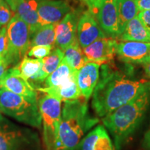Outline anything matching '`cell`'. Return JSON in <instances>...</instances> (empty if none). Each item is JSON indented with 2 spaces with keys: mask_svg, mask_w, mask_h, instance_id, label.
I'll list each match as a JSON object with an SVG mask.
<instances>
[{
  "mask_svg": "<svg viewBox=\"0 0 150 150\" xmlns=\"http://www.w3.org/2000/svg\"><path fill=\"white\" fill-rule=\"evenodd\" d=\"M150 87V81L133 79L111 64L100 66L94 89L92 107L98 117H104L138 97Z\"/></svg>",
  "mask_w": 150,
  "mask_h": 150,
  "instance_id": "cell-1",
  "label": "cell"
},
{
  "mask_svg": "<svg viewBox=\"0 0 150 150\" xmlns=\"http://www.w3.org/2000/svg\"><path fill=\"white\" fill-rule=\"evenodd\" d=\"M83 97L64 102L56 150H76L85 134L99 122L91 115Z\"/></svg>",
  "mask_w": 150,
  "mask_h": 150,
  "instance_id": "cell-2",
  "label": "cell"
},
{
  "mask_svg": "<svg viewBox=\"0 0 150 150\" xmlns=\"http://www.w3.org/2000/svg\"><path fill=\"white\" fill-rule=\"evenodd\" d=\"M150 106V87L138 97L102 118L104 125L113 137L120 150L128 142L145 117Z\"/></svg>",
  "mask_w": 150,
  "mask_h": 150,
  "instance_id": "cell-3",
  "label": "cell"
},
{
  "mask_svg": "<svg viewBox=\"0 0 150 150\" xmlns=\"http://www.w3.org/2000/svg\"><path fill=\"white\" fill-rule=\"evenodd\" d=\"M0 112L28 126L40 129L42 117L38 102L0 87Z\"/></svg>",
  "mask_w": 150,
  "mask_h": 150,
  "instance_id": "cell-4",
  "label": "cell"
},
{
  "mask_svg": "<svg viewBox=\"0 0 150 150\" xmlns=\"http://www.w3.org/2000/svg\"><path fill=\"white\" fill-rule=\"evenodd\" d=\"M36 133L9 120L0 113V150H39Z\"/></svg>",
  "mask_w": 150,
  "mask_h": 150,
  "instance_id": "cell-5",
  "label": "cell"
},
{
  "mask_svg": "<svg viewBox=\"0 0 150 150\" xmlns=\"http://www.w3.org/2000/svg\"><path fill=\"white\" fill-rule=\"evenodd\" d=\"M61 102L57 97L49 95H45L38 101L46 150H56L61 120Z\"/></svg>",
  "mask_w": 150,
  "mask_h": 150,
  "instance_id": "cell-6",
  "label": "cell"
},
{
  "mask_svg": "<svg viewBox=\"0 0 150 150\" xmlns=\"http://www.w3.org/2000/svg\"><path fill=\"white\" fill-rule=\"evenodd\" d=\"M9 41L8 53L4 61L11 66H16L23 59L30 49L29 25L16 13L6 26Z\"/></svg>",
  "mask_w": 150,
  "mask_h": 150,
  "instance_id": "cell-7",
  "label": "cell"
},
{
  "mask_svg": "<svg viewBox=\"0 0 150 150\" xmlns=\"http://www.w3.org/2000/svg\"><path fill=\"white\" fill-rule=\"evenodd\" d=\"M117 0H96L91 9L101 29L107 38H119Z\"/></svg>",
  "mask_w": 150,
  "mask_h": 150,
  "instance_id": "cell-8",
  "label": "cell"
},
{
  "mask_svg": "<svg viewBox=\"0 0 150 150\" xmlns=\"http://www.w3.org/2000/svg\"><path fill=\"white\" fill-rule=\"evenodd\" d=\"M76 36L82 50L97 40L107 38L101 29L96 18L88 9L79 17Z\"/></svg>",
  "mask_w": 150,
  "mask_h": 150,
  "instance_id": "cell-9",
  "label": "cell"
},
{
  "mask_svg": "<svg viewBox=\"0 0 150 150\" xmlns=\"http://www.w3.org/2000/svg\"><path fill=\"white\" fill-rule=\"evenodd\" d=\"M117 41L105 38L97 40L83 50L88 63L92 62L102 65L112 61L116 56Z\"/></svg>",
  "mask_w": 150,
  "mask_h": 150,
  "instance_id": "cell-10",
  "label": "cell"
},
{
  "mask_svg": "<svg viewBox=\"0 0 150 150\" xmlns=\"http://www.w3.org/2000/svg\"><path fill=\"white\" fill-rule=\"evenodd\" d=\"M116 56L124 63L142 64L150 56V42H117Z\"/></svg>",
  "mask_w": 150,
  "mask_h": 150,
  "instance_id": "cell-11",
  "label": "cell"
},
{
  "mask_svg": "<svg viewBox=\"0 0 150 150\" xmlns=\"http://www.w3.org/2000/svg\"><path fill=\"white\" fill-rule=\"evenodd\" d=\"M72 11L69 0H41L38 7L42 25L58 24Z\"/></svg>",
  "mask_w": 150,
  "mask_h": 150,
  "instance_id": "cell-12",
  "label": "cell"
},
{
  "mask_svg": "<svg viewBox=\"0 0 150 150\" xmlns=\"http://www.w3.org/2000/svg\"><path fill=\"white\" fill-rule=\"evenodd\" d=\"M79 17L77 11H72L56 24V47L63 51L77 38L76 32Z\"/></svg>",
  "mask_w": 150,
  "mask_h": 150,
  "instance_id": "cell-13",
  "label": "cell"
},
{
  "mask_svg": "<svg viewBox=\"0 0 150 150\" xmlns=\"http://www.w3.org/2000/svg\"><path fill=\"white\" fill-rule=\"evenodd\" d=\"M0 87L20 95L33 102H38L34 88L19 74L16 67H11L0 81Z\"/></svg>",
  "mask_w": 150,
  "mask_h": 150,
  "instance_id": "cell-14",
  "label": "cell"
},
{
  "mask_svg": "<svg viewBox=\"0 0 150 150\" xmlns=\"http://www.w3.org/2000/svg\"><path fill=\"white\" fill-rule=\"evenodd\" d=\"M100 65L88 62L77 70L76 83L81 97L88 100L93 95L94 89L98 83Z\"/></svg>",
  "mask_w": 150,
  "mask_h": 150,
  "instance_id": "cell-15",
  "label": "cell"
},
{
  "mask_svg": "<svg viewBox=\"0 0 150 150\" xmlns=\"http://www.w3.org/2000/svg\"><path fill=\"white\" fill-rule=\"evenodd\" d=\"M79 150H115L107 131L102 125H98L81 140Z\"/></svg>",
  "mask_w": 150,
  "mask_h": 150,
  "instance_id": "cell-16",
  "label": "cell"
},
{
  "mask_svg": "<svg viewBox=\"0 0 150 150\" xmlns=\"http://www.w3.org/2000/svg\"><path fill=\"white\" fill-rule=\"evenodd\" d=\"M41 0H19L16 13L29 27L30 35L42 25L38 13V7Z\"/></svg>",
  "mask_w": 150,
  "mask_h": 150,
  "instance_id": "cell-17",
  "label": "cell"
},
{
  "mask_svg": "<svg viewBox=\"0 0 150 150\" xmlns=\"http://www.w3.org/2000/svg\"><path fill=\"white\" fill-rule=\"evenodd\" d=\"M76 74L68 81L59 87H40L35 89V91H40L41 93H45V95L56 97L63 102L76 100V99L82 97L80 90L78 87L77 83H76Z\"/></svg>",
  "mask_w": 150,
  "mask_h": 150,
  "instance_id": "cell-18",
  "label": "cell"
},
{
  "mask_svg": "<svg viewBox=\"0 0 150 150\" xmlns=\"http://www.w3.org/2000/svg\"><path fill=\"white\" fill-rule=\"evenodd\" d=\"M118 39L120 41L150 42V33L137 16L127 23Z\"/></svg>",
  "mask_w": 150,
  "mask_h": 150,
  "instance_id": "cell-19",
  "label": "cell"
},
{
  "mask_svg": "<svg viewBox=\"0 0 150 150\" xmlns=\"http://www.w3.org/2000/svg\"><path fill=\"white\" fill-rule=\"evenodd\" d=\"M76 72H77V70L72 69L67 63L66 60L63 59L58 68L51 74L49 75L45 80V84L43 87H59L68 81L76 74Z\"/></svg>",
  "mask_w": 150,
  "mask_h": 150,
  "instance_id": "cell-20",
  "label": "cell"
},
{
  "mask_svg": "<svg viewBox=\"0 0 150 150\" xmlns=\"http://www.w3.org/2000/svg\"><path fill=\"white\" fill-rule=\"evenodd\" d=\"M118 28L120 36L129 21L138 16L139 11L137 8L135 0H117Z\"/></svg>",
  "mask_w": 150,
  "mask_h": 150,
  "instance_id": "cell-21",
  "label": "cell"
},
{
  "mask_svg": "<svg viewBox=\"0 0 150 150\" xmlns=\"http://www.w3.org/2000/svg\"><path fill=\"white\" fill-rule=\"evenodd\" d=\"M56 24H43L31 33L30 35V48L36 45L55 47Z\"/></svg>",
  "mask_w": 150,
  "mask_h": 150,
  "instance_id": "cell-22",
  "label": "cell"
},
{
  "mask_svg": "<svg viewBox=\"0 0 150 150\" xmlns=\"http://www.w3.org/2000/svg\"><path fill=\"white\" fill-rule=\"evenodd\" d=\"M42 59H31L24 56L22 61L14 67H16L22 77L31 83L36 75L40 72L42 69Z\"/></svg>",
  "mask_w": 150,
  "mask_h": 150,
  "instance_id": "cell-23",
  "label": "cell"
},
{
  "mask_svg": "<svg viewBox=\"0 0 150 150\" xmlns=\"http://www.w3.org/2000/svg\"><path fill=\"white\" fill-rule=\"evenodd\" d=\"M63 52L64 59L69 65L75 70H79L88 63L77 38L70 46L65 49Z\"/></svg>",
  "mask_w": 150,
  "mask_h": 150,
  "instance_id": "cell-24",
  "label": "cell"
},
{
  "mask_svg": "<svg viewBox=\"0 0 150 150\" xmlns=\"http://www.w3.org/2000/svg\"><path fill=\"white\" fill-rule=\"evenodd\" d=\"M64 59V52L59 47H54L51 53L42 59V69L40 75L43 81L52 72H54Z\"/></svg>",
  "mask_w": 150,
  "mask_h": 150,
  "instance_id": "cell-25",
  "label": "cell"
},
{
  "mask_svg": "<svg viewBox=\"0 0 150 150\" xmlns=\"http://www.w3.org/2000/svg\"><path fill=\"white\" fill-rule=\"evenodd\" d=\"M16 16V13L5 0H0V26L6 27L13 17Z\"/></svg>",
  "mask_w": 150,
  "mask_h": 150,
  "instance_id": "cell-26",
  "label": "cell"
},
{
  "mask_svg": "<svg viewBox=\"0 0 150 150\" xmlns=\"http://www.w3.org/2000/svg\"><path fill=\"white\" fill-rule=\"evenodd\" d=\"M55 47L52 45H36L29 49L27 55L29 57H34L37 59H42L51 53Z\"/></svg>",
  "mask_w": 150,
  "mask_h": 150,
  "instance_id": "cell-27",
  "label": "cell"
},
{
  "mask_svg": "<svg viewBox=\"0 0 150 150\" xmlns=\"http://www.w3.org/2000/svg\"><path fill=\"white\" fill-rule=\"evenodd\" d=\"M9 41L7 34L6 27H3L0 30V57L4 60L8 53Z\"/></svg>",
  "mask_w": 150,
  "mask_h": 150,
  "instance_id": "cell-28",
  "label": "cell"
},
{
  "mask_svg": "<svg viewBox=\"0 0 150 150\" xmlns=\"http://www.w3.org/2000/svg\"><path fill=\"white\" fill-rule=\"evenodd\" d=\"M138 17L150 33V10L140 11Z\"/></svg>",
  "mask_w": 150,
  "mask_h": 150,
  "instance_id": "cell-29",
  "label": "cell"
},
{
  "mask_svg": "<svg viewBox=\"0 0 150 150\" xmlns=\"http://www.w3.org/2000/svg\"><path fill=\"white\" fill-rule=\"evenodd\" d=\"M135 3L139 11L150 10V0H135Z\"/></svg>",
  "mask_w": 150,
  "mask_h": 150,
  "instance_id": "cell-30",
  "label": "cell"
},
{
  "mask_svg": "<svg viewBox=\"0 0 150 150\" xmlns=\"http://www.w3.org/2000/svg\"><path fill=\"white\" fill-rule=\"evenodd\" d=\"M10 68L11 66L4 60H2L1 61H0V81H1V80L4 76L6 73L7 72V71Z\"/></svg>",
  "mask_w": 150,
  "mask_h": 150,
  "instance_id": "cell-31",
  "label": "cell"
},
{
  "mask_svg": "<svg viewBox=\"0 0 150 150\" xmlns=\"http://www.w3.org/2000/svg\"><path fill=\"white\" fill-rule=\"evenodd\" d=\"M142 146L145 150H150V128L144 136Z\"/></svg>",
  "mask_w": 150,
  "mask_h": 150,
  "instance_id": "cell-32",
  "label": "cell"
},
{
  "mask_svg": "<svg viewBox=\"0 0 150 150\" xmlns=\"http://www.w3.org/2000/svg\"><path fill=\"white\" fill-rule=\"evenodd\" d=\"M141 65H142L144 70H145L146 75L150 78V56L147 59H146Z\"/></svg>",
  "mask_w": 150,
  "mask_h": 150,
  "instance_id": "cell-33",
  "label": "cell"
},
{
  "mask_svg": "<svg viewBox=\"0 0 150 150\" xmlns=\"http://www.w3.org/2000/svg\"><path fill=\"white\" fill-rule=\"evenodd\" d=\"M6 1V3L9 5V6L11 7V8L12 9V11H13L16 13L17 6H18L19 0H5Z\"/></svg>",
  "mask_w": 150,
  "mask_h": 150,
  "instance_id": "cell-34",
  "label": "cell"
},
{
  "mask_svg": "<svg viewBox=\"0 0 150 150\" xmlns=\"http://www.w3.org/2000/svg\"><path fill=\"white\" fill-rule=\"evenodd\" d=\"M79 1H81L82 3L85 4L86 5H87L88 7V9H91L93 7L94 4H95L96 0H79Z\"/></svg>",
  "mask_w": 150,
  "mask_h": 150,
  "instance_id": "cell-35",
  "label": "cell"
},
{
  "mask_svg": "<svg viewBox=\"0 0 150 150\" xmlns=\"http://www.w3.org/2000/svg\"><path fill=\"white\" fill-rule=\"evenodd\" d=\"M2 61V59H1V57H0V61Z\"/></svg>",
  "mask_w": 150,
  "mask_h": 150,
  "instance_id": "cell-36",
  "label": "cell"
},
{
  "mask_svg": "<svg viewBox=\"0 0 150 150\" xmlns=\"http://www.w3.org/2000/svg\"><path fill=\"white\" fill-rule=\"evenodd\" d=\"M0 30H1V26H0Z\"/></svg>",
  "mask_w": 150,
  "mask_h": 150,
  "instance_id": "cell-37",
  "label": "cell"
}]
</instances>
